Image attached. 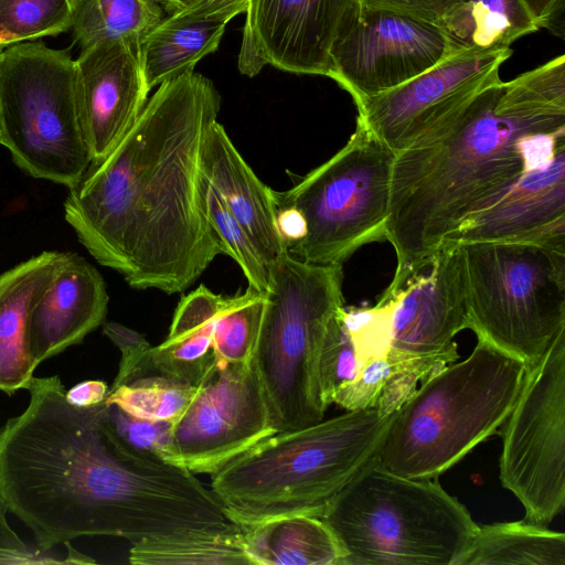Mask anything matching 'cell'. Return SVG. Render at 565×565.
Instances as JSON below:
<instances>
[{
	"mask_svg": "<svg viewBox=\"0 0 565 565\" xmlns=\"http://www.w3.org/2000/svg\"><path fill=\"white\" fill-rule=\"evenodd\" d=\"M26 390V408L0 427V495L38 547L96 535L132 544L220 524L212 489L124 446L105 423V401L72 405L56 375L33 377Z\"/></svg>",
	"mask_w": 565,
	"mask_h": 565,
	"instance_id": "cell-1",
	"label": "cell"
},
{
	"mask_svg": "<svg viewBox=\"0 0 565 565\" xmlns=\"http://www.w3.org/2000/svg\"><path fill=\"white\" fill-rule=\"evenodd\" d=\"M220 107L202 74L160 84L117 147L68 189L65 220L79 243L132 288L181 292L221 254L201 170Z\"/></svg>",
	"mask_w": 565,
	"mask_h": 565,
	"instance_id": "cell-2",
	"label": "cell"
},
{
	"mask_svg": "<svg viewBox=\"0 0 565 565\" xmlns=\"http://www.w3.org/2000/svg\"><path fill=\"white\" fill-rule=\"evenodd\" d=\"M565 127V58L498 82L430 134L395 154L386 241L398 290L470 214L526 170L524 139Z\"/></svg>",
	"mask_w": 565,
	"mask_h": 565,
	"instance_id": "cell-3",
	"label": "cell"
},
{
	"mask_svg": "<svg viewBox=\"0 0 565 565\" xmlns=\"http://www.w3.org/2000/svg\"><path fill=\"white\" fill-rule=\"evenodd\" d=\"M393 415L347 411L299 429L275 433L212 475L211 489L243 525L308 514L328 503L375 457Z\"/></svg>",
	"mask_w": 565,
	"mask_h": 565,
	"instance_id": "cell-4",
	"label": "cell"
},
{
	"mask_svg": "<svg viewBox=\"0 0 565 565\" xmlns=\"http://www.w3.org/2000/svg\"><path fill=\"white\" fill-rule=\"evenodd\" d=\"M527 365L478 339L471 354L426 377L394 413L374 457L406 478H438L497 434Z\"/></svg>",
	"mask_w": 565,
	"mask_h": 565,
	"instance_id": "cell-5",
	"label": "cell"
},
{
	"mask_svg": "<svg viewBox=\"0 0 565 565\" xmlns=\"http://www.w3.org/2000/svg\"><path fill=\"white\" fill-rule=\"evenodd\" d=\"M321 519L344 551L342 565H459L479 526L437 478L402 477L374 458Z\"/></svg>",
	"mask_w": 565,
	"mask_h": 565,
	"instance_id": "cell-6",
	"label": "cell"
},
{
	"mask_svg": "<svg viewBox=\"0 0 565 565\" xmlns=\"http://www.w3.org/2000/svg\"><path fill=\"white\" fill-rule=\"evenodd\" d=\"M269 287L254 362L276 433L321 422L327 406L318 361L343 305V265H317L288 252L268 266Z\"/></svg>",
	"mask_w": 565,
	"mask_h": 565,
	"instance_id": "cell-7",
	"label": "cell"
},
{
	"mask_svg": "<svg viewBox=\"0 0 565 565\" xmlns=\"http://www.w3.org/2000/svg\"><path fill=\"white\" fill-rule=\"evenodd\" d=\"M457 245L468 329L527 366L534 364L565 329V253L525 243Z\"/></svg>",
	"mask_w": 565,
	"mask_h": 565,
	"instance_id": "cell-8",
	"label": "cell"
},
{
	"mask_svg": "<svg viewBox=\"0 0 565 565\" xmlns=\"http://www.w3.org/2000/svg\"><path fill=\"white\" fill-rule=\"evenodd\" d=\"M395 153L356 118L350 139L297 184L274 191L276 207L298 210L307 233L288 247L295 258L343 265L360 247L386 241Z\"/></svg>",
	"mask_w": 565,
	"mask_h": 565,
	"instance_id": "cell-9",
	"label": "cell"
},
{
	"mask_svg": "<svg viewBox=\"0 0 565 565\" xmlns=\"http://www.w3.org/2000/svg\"><path fill=\"white\" fill-rule=\"evenodd\" d=\"M0 145L35 179L72 188L92 158L75 105L74 60L22 42L0 50Z\"/></svg>",
	"mask_w": 565,
	"mask_h": 565,
	"instance_id": "cell-10",
	"label": "cell"
},
{
	"mask_svg": "<svg viewBox=\"0 0 565 565\" xmlns=\"http://www.w3.org/2000/svg\"><path fill=\"white\" fill-rule=\"evenodd\" d=\"M501 428V483L522 503L524 521L547 524L565 505V329L527 366Z\"/></svg>",
	"mask_w": 565,
	"mask_h": 565,
	"instance_id": "cell-11",
	"label": "cell"
},
{
	"mask_svg": "<svg viewBox=\"0 0 565 565\" xmlns=\"http://www.w3.org/2000/svg\"><path fill=\"white\" fill-rule=\"evenodd\" d=\"M254 360H217L172 424L164 461L214 475L259 440L275 434Z\"/></svg>",
	"mask_w": 565,
	"mask_h": 565,
	"instance_id": "cell-12",
	"label": "cell"
},
{
	"mask_svg": "<svg viewBox=\"0 0 565 565\" xmlns=\"http://www.w3.org/2000/svg\"><path fill=\"white\" fill-rule=\"evenodd\" d=\"M386 358L396 373L418 382L458 360L455 335L469 327L459 245H443L394 292Z\"/></svg>",
	"mask_w": 565,
	"mask_h": 565,
	"instance_id": "cell-13",
	"label": "cell"
},
{
	"mask_svg": "<svg viewBox=\"0 0 565 565\" xmlns=\"http://www.w3.org/2000/svg\"><path fill=\"white\" fill-rule=\"evenodd\" d=\"M511 54L510 47L451 54L411 81L358 104V118L396 154L500 82V66Z\"/></svg>",
	"mask_w": 565,
	"mask_h": 565,
	"instance_id": "cell-14",
	"label": "cell"
},
{
	"mask_svg": "<svg viewBox=\"0 0 565 565\" xmlns=\"http://www.w3.org/2000/svg\"><path fill=\"white\" fill-rule=\"evenodd\" d=\"M449 55L438 25L392 11L361 9L331 51L328 77L358 105L411 81Z\"/></svg>",
	"mask_w": 565,
	"mask_h": 565,
	"instance_id": "cell-15",
	"label": "cell"
},
{
	"mask_svg": "<svg viewBox=\"0 0 565 565\" xmlns=\"http://www.w3.org/2000/svg\"><path fill=\"white\" fill-rule=\"evenodd\" d=\"M360 12L361 0H249L238 70L249 77L266 65L328 76L333 46Z\"/></svg>",
	"mask_w": 565,
	"mask_h": 565,
	"instance_id": "cell-16",
	"label": "cell"
},
{
	"mask_svg": "<svg viewBox=\"0 0 565 565\" xmlns=\"http://www.w3.org/2000/svg\"><path fill=\"white\" fill-rule=\"evenodd\" d=\"M140 46L126 39L102 41L74 60L77 118L94 163L117 147L148 100Z\"/></svg>",
	"mask_w": 565,
	"mask_h": 565,
	"instance_id": "cell-17",
	"label": "cell"
},
{
	"mask_svg": "<svg viewBox=\"0 0 565 565\" xmlns=\"http://www.w3.org/2000/svg\"><path fill=\"white\" fill-rule=\"evenodd\" d=\"M484 242L565 253V146L548 164L524 170L498 198L467 216L443 245Z\"/></svg>",
	"mask_w": 565,
	"mask_h": 565,
	"instance_id": "cell-18",
	"label": "cell"
},
{
	"mask_svg": "<svg viewBox=\"0 0 565 565\" xmlns=\"http://www.w3.org/2000/svg\"><path fill=\"white\" fill-rule=\"evenodd\" d=\"M107 307L100 273L84 257L67 253L64 265L30 315L28 341L35 364L82 343L104 323Z\"/></svg>",
	"mask_w": 565,
	"mask_h": 565,
	"instance_id": "cell-19",
	"label": "cell"
},
{
	"mask_svg": "<svg viewBox=\"0 0 565 565\" xmlns=\"http://www.w3.org/2000/svg\"><path fill=\"white\" fill-rule=\"evenodd\" d=\"M201 170L211 190L250 237L267 266L288 252L277 228L273 190L257 178L217 120L205 136Z\"/></svg>",
	"mask_w": 565,
	"mask_h": 565,
	"instance_id": "cell-20",
	"label": "cell"
},
{
	"mask_svg": "<svg viewBox=\"0 0 565 565\" xmlns=\"http://www.w3.org/2000/svg\"><path fill=\"white\" fill-rule=\"evenodd\" d=\"M67 253L43 252L0 275V391L26 390L38 367L29 349V319Z\"/></svg>",
	"mask_w": 565,
	"mask_h": 565,
	"instance_id": "cell-21",
	"label": "cell"
},
{
	"mask_svg": "<svg viewBox=\"0 0 565 565\" xmlns=\"http://www.w3.org/2000/svg\"><path fill=\"white\" fill-rule=\"evenodd\" d=\"M234 298L214 294L204 285L183 296L166 340L151 348L156 369L178 381L199 385L217 361L213 353L215 319Z\"/></svg>",
	"mask_w": 565,
	"mask_h": 565,
	"instance_id": "cell-22",
	"label": "cell"
},
{
	"mask_svg": "<svg viewBox=\"0 0 565 565\" xmlns=\"http://www.w3.org/2000/svg\"><path fill=\"white\" fill-rule=\"evenodd\" d=\"M226 24L191 7L167 14L140 46L141 67L148 88L193 72L203 57L218 49Z\"/></svg>",
	"mask_w": 565,
	"mask_h": 565,
	"instance_id": "cell-23",
	"label": "cell"
},
{
	"mask_svg": "<svg viewBox=\"0 0 565 565\" xmlns=\"http://www.w3.org/2000/svg\"><path fill=\"white\" fill-rule=\"evenodd\" d=\"M250 565H342L344 551L318 516L292 514L244 525Z\"/></svg>",
	"mask_w": 565,
	"mask_h": 565,
	"instance_id": "cell-24",
	"label": "cell"
},
{
	"mask_svg": "<svg viewBox=\"0 0 565 565\" xmlns=\"http://www.w3.org/2000/svg\"><path fill=\"white\" fill-rule=\"evenodd\" d=\"M438 26L451 54L508 49L540 29L522 0H468Z\"/></svg>",
	"mask_w": 565,
	"mask_h": 565,
	"instance_id": "cell-25",
	"label": "cell"
},
{
	"mask_svg": "<svg viewBox=\"0 0 565 565\" xmlns=\"http://www.w3.org/2000/svg\"><path fill=\"white\" fill-rule=\"evenodd\" d=\"M565 565V534L527 521L479 525L459 565Z\"/></svg>",
	"mask_w": 565,
	"mask_h": 565,
	"instance_id": "cell-26",
	"label": "cell"
},
{
	"mask_svg": "<svg viewBox=\"0 0 565 565\" xmlns=\"http://www.w3.org/2000/svg\"><path fill=\"white\" fill-rule=\"evenodd\" d=\"M244 525L233 522L220 530L186 531L149 537L131 544L134 565L250 564L245 552Z\"/></svg>",
	"mask_w": 565,
	"mask_h": 565,
	"instance_id": "cell-27",
	"label": "cell"
},
{
	"mask_svg": "<svg viewBox=\"0 0 565 565\" xmlns=\"http://www.w3.org/2000/svg\"><path fill=\"white\" fill-rule=\"evenodd\" d=\"M166 15L158 0H75L71 29L82 50L114 39L141 45Z\"/></svg>",
	"mask_w": 565,
	"mask_h": 565,
	"instance_id": "cell-28",
	"label": "cell"
},
{
	"mask_svg": "<svg viewBox=\"0 0 565 565\" xmlns=\"http://www.w3.org/2000/svg\"><path fill=\"white\" fill-rule=\"evenodd\" d=\"M196 386L152 372L111 385L105 402L140 418L173 424L191 402Z\"/></svg>",
	"mask_w": 565,
	"mask_h": 565,
	"instance_id": "cell-29",
	"label": "cell"
},
{
	"mask_svg": "<svg viewBox=\"0 0 565 565\" xmlns=\"http://www.w3.org/2000/svg\"><path fill=\"white\" fill-rule=\"evenodd\" d=\"M265 302V294L248 288L217 316L213 328V353L217 360L242 364L254 360Z\"/></svg>",
	"mask_w": 565,
	"mask_h": 565,
	"instance_id": "cell-30",
	"label": "cell"
},
{
	"mask_svg": "<svg viewBox=\"0 0 565 565\" xmlns=\"http://www.w3.org/2000/svg\"><path fill=\"white\" fill-rule=\"evenodd\" d=\"M75 0H0V50L72 28Z\"/></svg>",
	"mask_w": 565,
	"mask_h": 565,
	"instance_id": "cell-31",
	"label": "cell"
},
{
	"mask_svg": "<svg viewBox=\"0 0 565 565\" xmlns=\"http://www.w3.org/2000/svg\"><path fill=\"white\" fill-rule=\"evenodd\" d=\"M207 217L217 237L221 253L233 258L248 282V288L266 294L269 287V270L253 241L239 223L226 210L209 186Z\"/></svg>",
	"mask_w": 565,
	"mask_h": 565,
	"instance_id": "cell-32",
	"label": "cell"
},
{
	"mask_svg": "<svg viewBox=\"0 0 565 565\" xmlns=\"http://www.w3.org/2000/svg\"><path fill=\"white\" fill-rule=\"evenodd\" d=\"M394 297L382 294L375 306L342 309V320L355 351L358 370L369 360L386 358L392 341Z\"/></svg>",
	"mask_w": 565,
	"mask_h": 565,
	"instance_id": "cell-33",
	"label": "cell"
},
{
	"mask_svg": "<svg viewBox=\"0 0 565 565\" xmlns=\"http://www.w3.org/2000/svg\"><path fill=\"white\" fill-rule=\"evenodd\" d=\"M343 307L329 322L318 361L320 393L327 407L332 404L334 394L358 373L353 343L342 320Z\"/></svg>",
	"mask_w": 565,
	"mask_h": 565,
	"instance_id": "cell-34",
	"label": "cell"
},
{
	"mask_svg": "<svg viewBox=\"0 0 565 565\" xmlns=\"http://www.w3.org/2000/svg\"><path fill=\"white\" fill-rule=\"evenodd\" d=\"M104 418L111 434L128 449L163 460L171 440L172 423L140 418L106 402Z\"/></svg>",
	"mask_w": 565,
	"mask_h": 565,
	"instance_id": "cell-35",
	"label": "cell"
},
{
	"mask_svg": "<svg viewBox=\"0 0 565 565\" xmlns=\"http://www.w3.org/2000/svg\"><path fill=\"white\" fill-rule=\"evenodd\" d=\"M395 372L387 358L369 360L358 370L355 377L334 394L332 403L347 411L373 408Z\"/></svg>",
	"mask_w": 565,
	"mask_h": 565,
	"instance_id": "cell-36",
	"label": "cell"
},
{
	"mask_svg": "<svg viewBox=\"0 0 565 565\" xmlns=\"http://www.w3.org/2000/svg\"><path fill=\"white\" fill-rule=\"evenodd\" d=\"M104 334L119 349L121 358L113 385L128 383L152 372H159L152 361V345L139 332L120 323H103Z\"/></svg>",
	"mask_w": 565,
	"mask_h": 565,
	"instance_id": "cell-37",
	"label": "cell"
},
{
	"mask_svg": "<svg viewBox=\"0 0 565 565\" xmlns=\"http://www.w3.org/2000/svg\"><path fill=\"white\" fill-rule=\"evenodd\" d=\"M9 510L0 495V564H66L52 551L25 543L10 526Z\"/></svg>",
	"mask_w": 565,
	"mask_h": 565,
	"instance_id": "cell-38",
	"label": "cell"
},
{
	"mask_svg": "<svg viewBox=\"0 0 565 565\" xmlns=\"http://www.w3.org/2000/svg\"><path fill=\"white\" fill-rule=\"evenodd\" d=\"M468 0H361V9L392 11L438 25Z\"/></svg>",
	"mask_w": 565,
	"mask_h": 565,
	"instance_id": "cell-39",
	"label": "cell"
},
{
	"mask_svg": "<svg viewBox=\"0 0 565 565\" xmlns=\"http://www.w3.org/2000/svg\"><path fill=\"white\" fill-rule=\"evenodd\" d=\"M537 26L558 36L564 34L565 0H522Z\"/></svg>",
	"mask_w": 565,
	"mask_h": 565,
	"instance_id": "cell-40",
	"label": "cell"
},
{
	"mask_svg": "<svg viewBox=\"0 0 565 565\" xmlns=\"http://www.w3.org/2000/svg\"><path fill=\"white\" fill-rule=\"evenodd\" d=\"M109 392L104 381L88 380L81 382L68 390L66 399L76 407H92L103 403Z\"/></svg>",
	"mask_w": 565,
	"mask_h": 565,
	"instance_id": "cell-41",
	"label": "cell"
},
{
	"mask_svg": "<svg viewBox=\"0 0 565 565\" xmlns=\"http://www.w3.org/2000/svg\"><path fill=\"white\" fill-rule=\"evenodd\" d=\"M276 222L287 249L301 241L307 233V224L302 214L294 207L278 209Z\"/></svg>",
	"mask_w": 565,
	"mask_h": 565,
	"instance_id": "cell-42",
	"label": "cell"
},
{
	"mask_svg": "<svg viewBox=\"0 0 565 565\" xmlns=\"http://www.w3.org/2000/svg\"><path fill=\"white\" fill-rule=\"evenodd\" d=\"M195 1H198V0H174V3L172 6L171 10L169 11V13H171L178 9H181L183 7H186ZM169 13H167V14H169Z\"/></svg>",
	"mask_w": 565,
	"mask_h": 565,
	"instance_id": "cell-43",
	"label": "cell"
},
{
	"mask_svg": "<svg viewBox=\"0 0 565 565\" xmlns=\"http://www.w3.org/2000/svg\"><path fill=\"white\" fill-rule=\"evenodd\" d=\"M162 7L164 8L166 12L169 13V11L171 10L173 3H174V0H158Z\"/></svg>",
	"mask_w": 565,
	"mask_h": 565,
	"instance_id": "cell-44",
	"label": "cell"
},
{
	"mask_svg": "<svg viewBox=\"0 0 565 565\" xmlns=\"http://www.w3.org/2000/svg\"><path fill=\"white\" fill-rule=\"evenodd\" d=\"M0 136H1V127H0Z\"/></svg>",
	"mask_w": 565,
	"mask_h": 565,
	"instance_id": "cell-45",
	"label": "cell"
}]
</instances>
